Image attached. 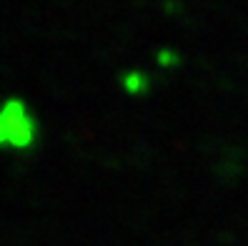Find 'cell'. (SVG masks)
<instances>
[{
    "instance_id": "obj_1",
    "label": "cell",
    "mask_w": 248,
    "mask_h": 246,
    "mask_svg": "<svg viewBox=\"0 0 248 246\" xmlns=\"http://www.w3.org/2000/svg\"><path fill=\"white\" fill-rule=\"evenodd\" d=\"M35 118L20 98H8L0 103V148L23 151L35 141Z\"/></svg>"
}]
</instances>
